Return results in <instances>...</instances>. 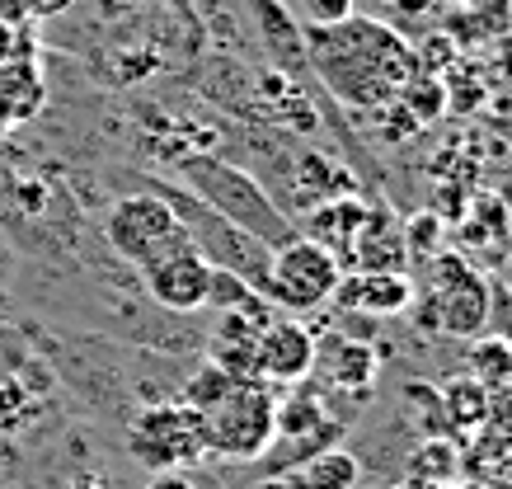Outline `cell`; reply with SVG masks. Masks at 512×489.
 Masks as SVG:
<instances>
[{"instance_id":"cell-7","label":"cell","mask_w":512,"mask_h":489,"mask_svg":"<svg viewBox=\"0 0 512 489\" xmlns=\"http://www.w3.org/2000/svg\"><path fill=\"white\" fill-rule=\"evenodd\" d=\"M188 179L202 184V198L217 203V212L235 217V226H245L254 236H268V240H292L287 221L278 217V207L264 198V189H254V179L235 170H221V165H188Z\"/></svg>"},{"instance_id":"cell-6","label":"cell","mask_w":512,"mask_h":489,"mask_svg":"<svg viewBox=\"0 0 512 489\" xmlns=\"http://www.w3.org/2000/svg\"><path fill=\"white\" fill-rule=\"evenodd\" d=\"M339 278H343V264L325 245H315L306 236H292V240H282L278 254L268 259L259 287L268 292V301H278L282 311H315V306H329Z\"/></svg>"},{"instance_id":"cell-30","label":"cell","mask_w":512,"mask_h":489,"mask_svg":"<svg viewBox=\"0 0 512 489\" xmlns=\"http://www.w3.org/2000/svg\"><path fill=\"white\" fill-rule=\"evenodd\" d=\"M71 489H104V480H94V475H90V480H76Z\"/></svg>"},{"instance_id":"cell-4","label":"cell","mask_w":512,"mask_h":489,"mask_svg":"<svg viewBox=\"0 0 512 489\" xmlns=\"http://www.w3.org/2000/svg\"><path fill=\"white\" fill-rule=\"evenodd\" d=\"M104 236L118 254H123L127 264H156L165 254L184 250L193 245V231L184 226V217L174 212L165 198L156 193H132V198H118L109 207V217H104Z\"/></svg>"},{"instance_id":"cell-16","label":"cell","mask_w":512,"mask_h":489,"mask_svg":"<svg viewBox=\"0 0 512 489\" xmlns=\"http://www.w3.org/2000/svg\"><path fill=\"white\" fill-rule=\"evenodd\" d=\"M348 259H353L362 273H404V264H409L404 231L386 217V212L367 207V221H362V231H357Z\"/></svg>"},{"instance_id":"cell-1","label":"cell","mask_w":512,"mask_h":489,"mask_svg":"<svg viewBox=\"0 0 512 489\" xmlns=\"http://www.w3.org/2000/svg\"><path fill=\"white\" fill-rule=\"evenodd\" d=\"M311 62L325 85L353 109H386L400 85L419 71V52L376 19L348 15L343 24H311Z\"/></svg>"},{"instance_id":"cell-28","label":"cell","mask_w":512,"mask_h":489,"mask_svg":"<svg viewBox=\"0 0 512 489\" xmlns=\"http://www.w3.org/2000/svg\"><path fill=\"white\" fill-rule=\"evenodd\" d=\"M141 489H198V485H193L184 471H156Z\"/></svg>"},{"instance_id":"cell-19","label":"cell","mask_w":512,"mask_h":489,"mask_svg":"<svg viewBox=\"0 0 512 489\" xmlns=\"http://www.w3.org/2000/svg\"><path fill=\"white\" fill-rule=\"evenodd\" d=\"M442 419H447L451 428H461V433L484 428L489 424V391L470 377L447 381V386H442Z\"/></svg>"},{"instance_id":"cell-24","label":"cell","mask_w":512,"mask_h":489,"mask_svg":"<svg viewBox=\"0 0 512 489\" xmlns=\"http://www.w3.org/2000/svg\"><path fill=\"white\" fill-rule=\"evenodd\" d=\"M442 236H447V221L437 217V212H414L409 226H404V245L409 254H423V259H433L442 250Z\"/></svg>"},{"instance_id":"cell-14","label":"cell","mask_w":512,"mask_h":489,"mask_svg":"<svg viewBox=\"0 0 512 489\" xmlns=\"http://www.w3.org/2000/svg\"><path fill=\"white\" fill-rule=\"evenodd\" d=\"M315 367H320V377H325L334 391L367 395L376 386L381 358H376V348L362 344V339H329L325 348H315Z\"/></svg>"},{"instance_id":"cell-9","label":"cell","mask_w":512,"mask_h":489,"mask_svg":"<svg viewBox=\"0 0 512 489\" xmlns=\"http://www.w3.org/2000/svg\"><path fill=\"white\" fill-rule=\"evenodd\" d=\"M461 254H475L480 264H503L512 250V207L498 193H475L466 207V217L451 226Z\"/></svg>"},{"instance_id":"cell-3","label":"cell","mask_w":512,"mask_h":489,"mask_svg":"<svg viewBox=\"0 0 512 489\" xmlns=\"http://www.w3.org/2000/svg\"><path fill=\"white\" fill-rule=\"evenodd\" d=\"M278 395L268 381H235L212 410L202 414V442L212 457L254 461L278 442Z\"/></svg>"},{"instance_id":"cell-22","label":"cell","mask_w":512,"mask_h":489,"mask_svg":"<svg viewBox=\"0 0 512 489\" xmlns=\"http://www.w3.org/2000/svg\"><path fill=\"white\" fill-rule=\"evenodd\" d=\"M278 438H306L315 428L325 424V410H320V400L311 391H296L287 400H278Z\"/></svg>"},{"instance_id":"cell-12","label":"cell","mask_w":512,"mask_h":489,"mask_svg":"<svg viewBox=\"0 0 512 489\" xmlns=\"http://www.w3.org/2000/svg\"><path fill=\"white\" fill-rule=\"evenodd\" d=\"M259 334L264 325L249 320L245 311H221V325L212 334V358L226 377L235 381H264V367H259Z\"/></svg>"},{"instance_id":"cell-33","label":"cell","mask_w":512,"mask_h":489,"mask_svg":"<svg viewBox=\"0 0 512 489\" xmlns=\"http://www.w3.org/2000/svg\"><path fill=\"white\" fill-rule=\"evenodd\" d=\"M466 5H470V0H466Z\"/></svg>"},{"instance_id":"cell-8","label":"cell","mask_w":512,"mask_h":489,"mask_svg":"<svg viewBox=\"0 0 512 489\" xmlns=\"http://www.w3.org/2000/svg\"><path fill=\"white\" fill-rule=\"evenodd\" d=\"M141 278H146L151 297H156L165 311L188 316V311H202V306H207L212 259H207V254L198 250V240H193L184 250H174V254H165V259H156V264H146Z\"/></svg>"},{"instance_id":"cell-5","label":"cell","mask_w":512,"mask_h":489,"mask_svg":"<svg viewBox=\"0 0 512 489\" xmlns=\"http://www.w3.org/2000/svg\"><path fill=\"white\" fill-rule=\"evenodd\" d=\"M127 457L146 466V471H184L193 461L207 457V442H202V414L184 400H165L141 410L127 424Z\"/></svg>"},{"instance_id":"cell-26","label":"cell","mask_w":512,"mask_h":489,"mask_svg":"<svg viewBox=\"0 0 512 489\" xmlns=\"http://www.w3.org/2000/svg\"><path fill=\"white\" fill-rule=\"evenodd\" d=\"M10 57H33V33H29V24H24V29L0 24V62H10Z\"/></svg>"},{"instance_id":"cell-27","label":"cell","mask_w":512,"mask_h":489,"mask_svg":"<svg viewBox=\"0 0 512 489\" xmlns=\"http://www.w3.org/2000/svg\"><path fill=\"white\" fill-rule=\"evenodd\" d=\"M38 10H33V0H0V24H10V29H24L33 24Z\"/></svg>"},{"instance_id":"cell-32","label":"cell","mask_w":512,"mask_h":489,"mask_svg":"<svg viewBox=\"0 0 512 489\" xmlns=\"http://www.w3.org/2000/svg\"><path fill=\"white\" fill-rule=\"evenodd\" d=\"M508 339H512V334H508Z\"/></svg>"},{"instance_id":"cell-10","label":"cell","mask_w":512,"mask_h":489,"mask_svg":"<svg viewBox=\"0 0 512 489\" xmlns=\"http://www.w3.org/2000/svg\"><path fill=\"white\" fill-rule=\"evenodd\" d=\"M334 306H348V311H367V316H404L414 311L419 301V287L409 273H343L339 287H334Z\"/></svg>"},{"instance_id":"cell-2","label":"cell","mask_w":512,"mask_h":489,"mask_svg":"<svg viewBox=\"0 0 512 489\" xmlns=\"http://www.w3.org/2000/svg\"><path fill=\"white\" fill-rule=\"evenodd\" d=\"M433 273H428V297L414 311L423 330L451 334V339H475L489 325V283H484L480 264H470L466 254L437 250Z\"/></svg>"},{"instance_id":"cell-18","label":"cell","mask_w":512,"mask_h":489,"mask_svg":"<svg viewBox=\"0 0 512 489\" xmlns=\"http://www.w3.org/2000/svg\"><path fill=\"white\" fill-rule=\"evenodd\" d=\"M466 372L470 381H480L484 391H498L512 381V339L508 334H475L466 348Z\"/></svg>"},{"instance_id":"cell-25","label":"cell","mask_w":512,"mask_h":489,"mask_svg":"<svg viewBox=\"0 0 512 489\" xmlns=\"http://www.w3.org/2000/svg\"><path fill=\"white\" fill-rule=\"evenodd\" d=\"M301 5V15L311 19L315 29H325V24H343V19L353 15V0H296Z\"/></svg>"},{"instance_id":"cell-13","label":"cell","mask_w":512,"mask_h":489,"mask_svg":"<svg viewBox=\"0 0 512 489\" xmlns=\"http://www.w3.org/2000/svg\"><path fill=\"white\" fill-rule=\"evenodd\" d=\"M47 104V76L38 57H10L0 62V132L33 123Z\"/></svg>"},{"instance_id":"cell-11","label":"cell","mask_w":512,"mask_h":489,"mask_svg":"<svg viewBox=\"0 0 512 489\" xmlns=\"http://www.w3.org/2000/svg\"><path fill=\"white\" fill-rule=\"evenodd\" d=\"M315 330L301 320H268L259 334V367L264 381H301L315 367Z\"/></svg>"},{"instance_id":"cell-15","label":"cell","mask_w":512,"mask_h":489,"mask_svg":"<svg viewBox=\"0 0 512 489\" xmlns=\"http://www.w3.org/2000/svg\"><path fill=\"white\" fill-rule=\"evenodd\" d=\"M362 221H367V203L353 198V193H339V198H325V203L311 207V217H306V240L325 245V250L343 264V254H353V240H357V231H362Z\"/></svg>"},{"instance_id":"cell-20","label":"cell","mask_w":512,"mask_h":489,"mask_svg":"<svg viewBox=\"0 0 512 489\" xmlns=\"http://www.w3.org/2000/svg\"><path fill=\"white\" fill-rule=\"evenodd\" d=\"M395 104H400L414 123H433V118H442V113L451 109L447 104V85L437 76H428V71H414V76L400 85V95H395Z\"/></svg>"},{"instance_id":"cell-31","label":"cell","mask_w":512,"mask_h":489,"mask_svg":"<svg viewBox=\"0 0 512 489\" xmlns=\"http://www.w3.org/2000/svg\"><path fill=\"white\" fill-rule=\"evenodd\" d=\"M254 489H282V480H264V485H254Z\"/></svg>"},{"instance_id":"cell-23","label":"cell","mask_w":512,"mask_h":489,"mask_svg":"<svg viewBox=\"0 0 512 489\" xmlns=\"http://www.w3.org/2000/svg\"><path fill=\"white\" fill-rule=\"evenodd\" d=\"M235 386V377H226L217 363H202L193 377H188V386H184V405H193L198 414H207L212 405H217L221 395Z\"/></svg>"},{"instance_id":"cell-21","label":"cell","mask_w":512,"mask_h":489,"mask_svg":"<svg viewBox=\"0 0 512 489\" xmlns=\"http://www.w3.org/2000/svg\"><path fill=\"white\" fill-rule=\"evenodd\" d=\"M461 466V452H456V442L447 438H428L423 447H414V457H409V471L419 485H447L451 475Z\"/></svg>"},{"instance_id":"cell-17","label":"cell","mask_w":512,"mask_h":489,"mask_svg":"<svg viewBox=\"0 0 512 489\" xmlns=\"http://www.w3.org/2000/svg\"><path fill=\"white\" fill-rule=\"evenodd\" d=\"M357 480H362V466H357L353 452L325 447L315 457L296 461L292 471L282 475V489H357Z\"/></svg>"},{"instance_id":"cell-29","label":"cell","mask_w":512,"mask_h":489,"mask_svg":"<svg viewBox=\"0 0 512 489\" xmlns=\"http://www.w3.org/2000/svg\"><path fill=\"white\" fill-rule=\"evenodd\" d=\"M76 0H33V10H38V19H52V15H66Z\"/></svg>"}]
</instances>
